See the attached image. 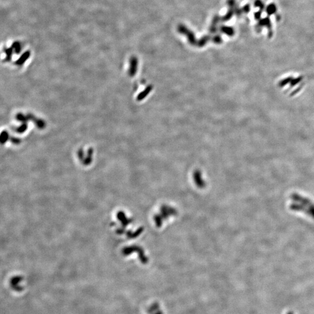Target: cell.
Returning <instances> with one entry per match:
<instances>
[{
	"instance_id": "obj_2",
	"label": "cell",
	"mask_w": 314,
	"mask_h": 314,
	"mask_svg": "<svg viewBox=\"0 0 314 314\" xmlns=\"http://www.w3.org/2000/svg\"><path fill=\"white\" fill-rule=\"evenodd\" d=\"M12 48L15 50V52H16L17 54L19 53L20 50H21V45H20V43L19 41H15L12 45Z\"/></svg>"
},
{
	"instance_id": "obj_4",
	"label": "cell",
	"mask_w": 314,
	"mask_h": 314,
	"mask_svg": "<svg viewBox=\"0 0 314 314\" xmlns=\"http://www.w3.org/2000/svg\"><path fill=\"white\" fill-rule=\"evenodd\" d=\"M287 314H293V313H292V312H289V313H287Z\"/></svg>"
},
{
	"instance_id": "obj_3",
	"label": "cell",
	"mask_w": 314,
	"mask_h": 314,
	"mask_svg": "<svg viewBox=\"0 0 314 314\" xmlns=\"http://www.w3.org/2000/svg\"><path fill=\"white\" fill-rule=\"evenodd\" d=\"M276 6H275V5H274V4H272V5H269V6H268V10H267V12H268L269 13V14L270 15V14H273L274 12H275V10H276Z\"/></svg>"
},
{
	"instance_id": "obj_1",
	"label": "cell",
	"mask_w": 314,
	"mask_h": 314,
	"mask_svg": "<svg viewBox=\"0 0 314 314\" xmlns=\"http://www.w3.org/2000/svg\"><path fill=\"white\" fill-rule=\"evenodd\" d=\"M30 55V51H26V52H25V53L22 55V56L20 57V59L18 61L17 63H18V64H21L23 63V62H25V61L27 60V59L29 57Z\"/></svg>"
}]
</instances>
